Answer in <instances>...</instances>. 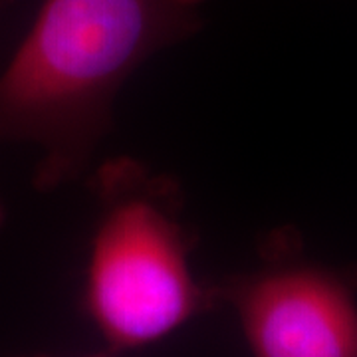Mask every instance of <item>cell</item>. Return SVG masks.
<instances>
[{
    "label": "cell",
    "mask_w": 357,
    "mask_h": 357,
    "mask_svg": "<svg viewBox=\"0 0 357 357\" xmlns=\"http://www.w3.org/2000/svg\"><path fill=\"white\" fill-rule=\"evenodd\" d=\"M96 201L82 307L119 354L165 340L220 306L191 270L197 234L177 181L133 157H114L88 181Z\"/></svg>",
    "instance_id": "cell-2"
},
{
    "label": "cell",
    "mask_w": 357,
    "mask_h": 357,
    "mask_svg": "<svg viewBox=\"0 0 357 357\" xmlns=\"http://www.w3.org/2000/svg\"><path fill=\"white\" fill-rule=\"evenodd\" d=\"M14 0H0V14L4 13V10H6V8H8V6H10V4H13Z\"/></svg>",
    "instance_id": "cell-4"
},
{
    "label": "cell",
    "mask_w": 357,
    "mask_h": 357,
    "mask_svg": "<svg viewBox=\"0 0 357 357\" xmlns=\"http://www.w3.org/2000/svg\"><path fill=\"white\" fill-rule=\"evenodd\" d=\"M215 290L252 357H357V276L304 258L290 232H272L258 266Z\"/></svg>",
    "instance_id": "cell-3"
},
{
    "label": "cell",
    "mask_w": 357,
    "mask_h": 357,
    "mask_svg": "<svg viewBox=\"0 0 357 357\" xmlns=\"http://www.w3.org/2000/svg\"><path fill=\"white\" fill-rule=\"evenodd\" d=\"M208 0H44L0 74V143L40 151L34 185L84 177L119 89L155 54L195 36Z\"/></svg>",
    "instance_id": "cell-1"
},
{
    "label": "cell",
    "mask_w": 357,
    "mask_h": 357,
    "mask_svg": "<svg viewBox=\"0 0 357 357\" xmlns=\"http://www.w3.org/2000/svg\"><path fill=\"white\" fill-rule=\"evenodd\" d=\"M86 357H117V354L109 349V351H105V354H96V356H86Z\"/></svg>",
    "instance_id": "cell-5"
},
{
    "label": "cell",
    "mask_w": 357,
    "mask_h": 357,
    "mask_svg": "<svg viewBox=\"0 0 357 357\" xmlns=\"http://www.w3.org/2000/svg\"><path fill=\"white\" fill-rule=\"evenodd\" d=\"M0 222H2V208H0Z\"/></svg>",
    "instance_id": "cell-6"
}]
</instances>
